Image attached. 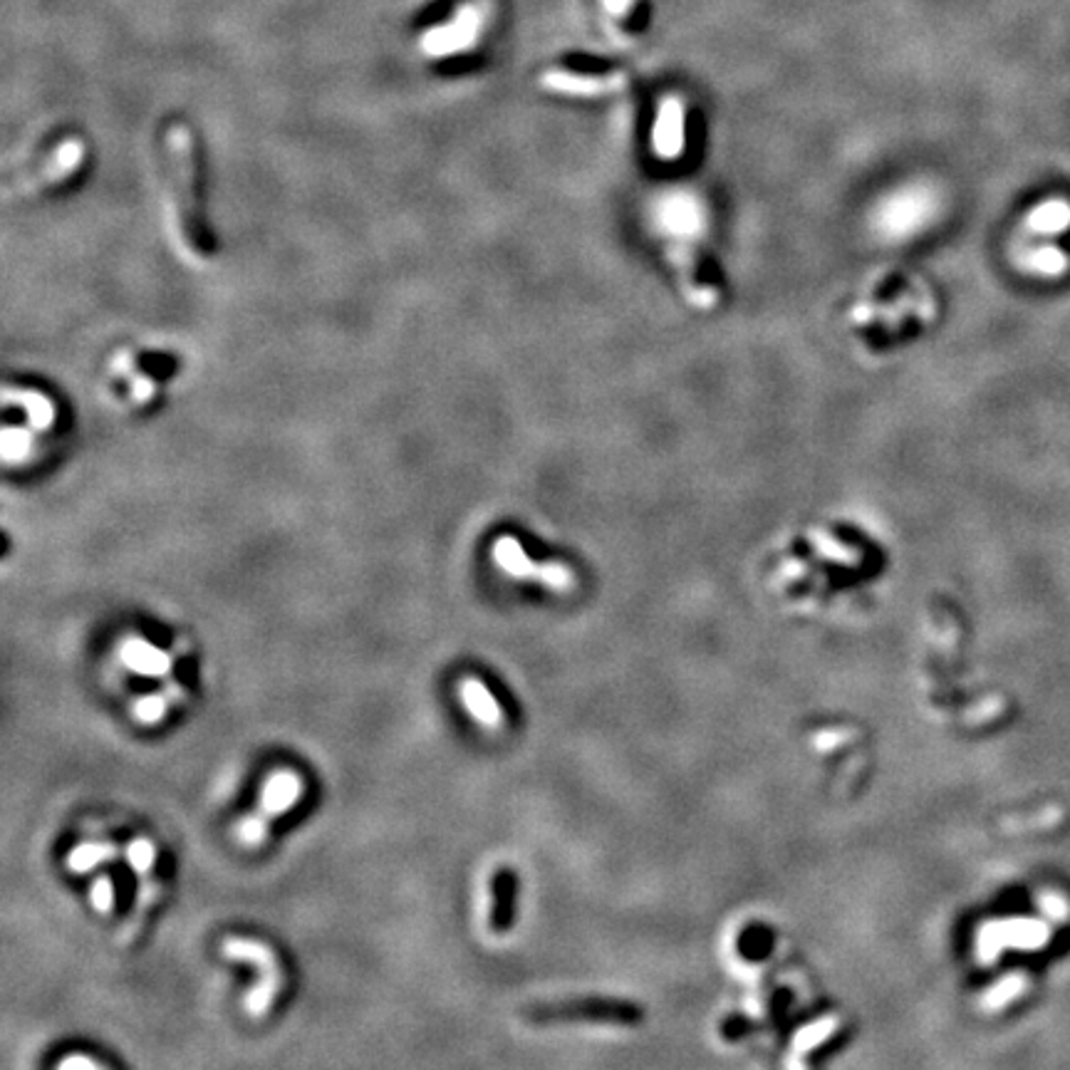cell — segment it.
<instances>
[{
  "label": "cell",
  "instance_id": "obj_1",
  "mask_svg": "<svg viewBox=\"0 0 1070 1070\" xmlns=\"http://www.w3.org/2000/svg\"><path fill=\"white\" fill-rule=\"evenodd\" d=\"M166 166H169V211L177 236V248L191 263L206 261V238L201 226V209L197 193V146L191 129L174 122L166 129Z\"/></svg>",
  "mask_w": 1070,
  "mask_h": 1070
},
{
  "label": "cell",
  "instance_id": "obj_2",
  "mask_svg": "<svg viewBox=\"0 0 1070 1070\" xmlns=\"http://www.w3.org/2000/svg\"><path fill=\"white\" fill-rule=\"evenodd\" d=\"M221 954L226 959H234V962H248L255 968V984L251 986V991L246 994L243 1011L246 1016L253 1021L265 1019L283 989V966L278 954H275L273 947H268L265 942H258V939L251 937H238V935L224 939Z\"/></svg>",
  "mask_w": 1070,
  "mask_h": 1070
},
{
  "label": "cell",
  "instance_id": "obj_3",
  "mask_svg": "<svg viewBox=\"0 0 1070 1070\" xmlns=\"http://www.w3.org/2000/svg\"><path fill=\"white\" fill-rule=\"evenodd\" d=\"M302 793H306V781H302L298 771L275 769L263 783L258 806L236 825V841L248 847V851L261 847L268 841V835H271L273 820L283 818L290 808L298 806Z\"/></svg>",
  "mask_w": 1070,
  "mask_h": 1070
},
{
  "label": "cell",
  "instance_id": "obj_4",
  "mask_svg": "<svg viewBox=\"0 0 1070 1070\" xmlns=\"http://www.w3.org/2000/svg\"><path fill=\"white\" fill-rule=\"evenodd\" d=\"M87 159V144L80 140V136H68L62 144H58L52 150V154L45 159L38 169L23 174V177H15L5 187V199L13 197H27V193L45 191L50 187H58V183L68 181L72 174L82 169V164Z\"/></svg>",
  "mask_w": 1070,
  "mask_h": 1070
},
{
  "label": "cell",
  "instance_id": "obj_5",
  "mask_svg": "<svg viewBox=\"0 0 1070 1070\" xmlns=\"http://www.w3.org/2000/svg\"><path fill=\"white\" fill-rule=\"evenodd\" d=\"M494 562L503 573L521 580H540L552 590H566L573 585V573L562 562H533L513 535H501L494 543Z\"/></svg>",
  "mask_w": 1070,
  "mask_h": 1070
},
{
  "label": "cell",
  "instance_id": "obj_6",
  "mask_svg": "<svg viewBox=\"0 0 1070 1070\" xmlns=\"http://www.w3.org/2000/svg\"><path fill=\"white\" fill-rule=\"evenodd\" d=\"M1050 927L1046 922L1038 919H1007V922H994V925H986L979 935V956L984 962H991L1001 954V949H1026V952H1036V949L1046 947L1050 942Z\"/></svg>",
  "mask_w": 1070,
  "mask_h": 1070
},
{
  "label": "cell",
  "instance_id": "obj_7",
  "mask_svg": "<svg viewBox=\"0 0 1070 1070\" xmlns=\"http://www.w3.org/2000/svg\"><path fill=\"white\" fill-rule=\"evenodd\" d=\"M484 27V11L474 3H468L461 8V11L451 17V23L431 27V31L421 38V50L429 55V58H444V55H454L478 40Z\"/></svg>",
  "mask_w": 1070,
  "mask_h": 1070
},
{
  "label": "cell",
  "instance_id": "obj_8",
  "mask_svg": "<svg viewBox=\"0 0 1070 1070\" xmlns=\"http://www.w3.org/2000/svg\"><path fill=\"white\" fill-rule=\"evenodd\" d=\"M931 216V193L925 189H905L884 201L878 226L884 236H910L925 228Z\"/></svg>",
  "mask_w": 1070,
  "mask_h": 1070
},
{
  "label": "cell",
  "instance_id": "obj_9",
  "mask_svg": "<svg viewBox=\"0 0 1070 1070\" xmlns=\"http://www.w3.org/2000/svg\"><path fill=\"white\" fill-rule=\"evenodd\" d=\"M687 146V107L681 97L667 95L659 103L652 129V150L662 162H677Z\"/></svg>",
  "mask_w": 1070,
  "mask_h": 1070
},
{
  "label": "cell",
  "instance_id": "obj_10",
  "mask_svg": "<svg viewBox=\"0 0 1070 1070\" xmlns=\"http://www.w3.org/2000/svg\"><path fill=\"white\" fill-rule=\"evenodd\" d=\"M540 85L568 97H605L615 95L627 85L625 75H583V72L550 70L540 78Z\"/></svg>",
  "mask_w": 1070,
  "mask_h": 1070
},
{
  "label": "cell",
  "instance_id": "obj_11",
  "mask_svg": "<svg viewBox=\"0 0 1070 1070\" xmlns=\"http://www.w3.org/2000/svg\"><path fill=\"white\" fill-rule=\"evenodd\" d=\"M119 662L124 664L129 671L142 677L152 679H166L171 675L174 657L171 652H164L159 647H154L150 640H144L142 634H129L119 644Z\"/></svg>",
  "mask_w": 1070,
  "mask_h": 1070
},
{
  "label": "cell",
  "instance_id": "obj_12",
  "mask_svg": "<svg viewBox=\"0 0 1070 1070\" xmlns=\"http://www.w3.org/2000/svg\"><path fill=\"white\" fill-rule=\"evenodd\" d=\"M659 224L677 241H685L687 236L699 234L701 226H704V214H701L699 201L687 197V193H677V197H667V201L659 204Z\"/></svg>",
  "mask_w": 1070,
  "mask_h": 1070
},
{
  "label": "cell",
  "instance_id": "obj_13",
  "mask_svg": "<svg viewBox=\"0 0 1070 1070\" xmlns=\"http://www.w3.org/2000/svg\"><path fill=\"white\" fill-rule=\"evenodd\" d=\"M461 701H464L466 712L472 714L476 724H482L484 728H501L503 726V709L498 704V699L491 694L482 679L478 677H464L459 685Z\"/></svg>",
  "mask_w": 1070,
  "mask_h": 1070
},
{
  "label": "cell",
  "instance_id": "obj_14",
  "mask_svg": "<svg viewBox=\"0 0 1070 1070\" xmlns=\"http://www.w3.org/2000/svg\"><path fill=\"white\" fill-rule=\"evenodd\" d=\"M5 404L8 407H17L25 412L27 421H31L33 429L48 431L58 421V412H55V402L48 394H43L38 390H31V387H5Z\"/></svg>",
  "mask_w": 1070,
  "mask_h": 1070
},
{
  "label": "cell",
  "instance_id": "obj_15",
  "mask_svg": "<svg viewBox=\"0 0 1070 1070\" xmlns=\"http://www.w3.org/2000/svg\"><path fill=\"white\" fill-rule=\"evenodd\" d=\"M513 900H515V878L511 870H498L491 878V892H488V927L494 935H503L513 922Z\"/></svg>",
  "mask_w": 1070,
  "mask_h": 1070
},
{
  "label": "cell",
  "instance_id": "obj_16",
  "mask_svg": "<svg viewBox=\"0 0 1070 1070\" xmlns=\"http://www.w3.org/2000/svg\"><path fill=\"white\" fill-rule=\"evenodd\" d=\"M552 1019H595V1021H634L640 1016L638 1009L630 1003H613V1001H583L568 1003V1007H552L548 1011Z\"/></svg>",
  "mask_w": 1070,
  "mask_h": 1070
},
{
  "label": "cell",
  "instance_id": "obj_17",
  "mask_svg": "<svg viewBox=\"0 0 1070 1070\" xmlns=\"http://www.w3.org/2000/svg\"><path fill=\"white\" fill-rule=\"evenodd\" d=\"M117 857H119V847L109 841V837L95 835V837H90V841H82L72 847V851L68 853V860L64 863H68L72 875H85V872L97 870L99 865H105L109 860H117Z\"/></svg>",
  "mask_w": 1070,
  "mask_h": 1070
},
{
  "label": "cell",
  "instance_id": "obj_18",
  "mask_svg": "<svg viewBox=\"0 0 1070 1070\" xmlns=\"http://www.w3.org/2000/svg\"><path fill=\"white\" fill-rule=\"evenodd\" d=\"M1026 228L1033 236H1058L1070 228V201L1048 199L1026 216Z\"/></svg>",
  "mask_w": 1070,
  "mask_h": 1070
},
{
  "label": "cell",
  "instance_id": "obj_19",
  "mask_svg": "<svg viewBox=\"0 0 1070 1070\" xmlns=\"http://www.w3.org/2000/svg\"><path fill=\"white\" fill-rule=\"evenodd\" d=\"M1021 265L1031 273L1046 275V278H1058V275H1063L1068 271L1070 261L1058 246H1038L1021 258Z\"/></svg>",
  "mask_w": 1070,
  "mask_h": 1070
},
{
  "label": "cell",
  "instance_id": "obj_20",
  "mask_svg": "<svg viewBox=\"0 0 1070 1070\" xmlns=\"http://www.w3.org/2000/svg\"><path fill=\"white\" fill-rule=\"evenodd\" d=\"M124 855H127L129 867H132L134 875H136V880L154 878L159 853H156V845H154L152 837H146V835L132 837V841H129L124 847Z\"/></svg>",
  "mask_w": 1070,
  "mask_h": 1070
},
{
  "label": "cell",
  "instance_id": "obj_21",
  "mask_svg": "<svg viewBox=\"0 0 1070 1070\" xmlns=\"http://www.w3.org/2000/svg\"><path fill=\"white\" fill-rule=\"evenodd\" d=\"M171 704L174 701L169 699L166 691H156V694H146L132 701V716L144 726H154L164 722Z\"/></svg>",
  "mask_w": 1070,
  "mask_h": 1070
},
{
  "label": "cell",
  "instance_id": "obj_22",
  "mask_svg": "<svg viewBox=\"0 0 1070 1070\" xmlns=\"http://www.w3.org/2000/svg\"><path fill=\"white\" fill-rule=\"evenodd\" d=\"M1026 989V976L1023 974H1011L1007 979H1001L999 984L989 989V994L984 996V1009H1001L1007 1007L1009 1001L1016 999Z\"/></svg>",
  "mask_w": 1070,
  "mask_h": 1070
},
{
  "label": "cell",
  "instance_id": "obj_23",
  "mask_svg": "<svg viewBox=\"0 0 1070 1070\" xmlns=\"http://www.w3.org/2000/svg\"><path fill=\"white\" fill-rule=\"evenodd\" d=\"M31 451H33L31 433L23 431V429H15V427H11V424H8L5 431H3L5 464H25L27 456H31Z\"/></svg>",
  "mask_w": 1070,
  "mask_h": 1070
},
{
  "label": "cell",
  "instance_id": "obj_24",
  "mask_svg": "<svg viewBox=\"0 0 1070 1070\" xmlns=\"http://www.w3.org/2000/svg\"><path fill=\"white\" fill-rule=\"evenodd\" d=\"M90 902H92V907H95L97 915H103V917L112 915L115 902H117V888H115V880L109 878V875H99V878H95V882H92Z\"/></svg>",
  "mask_w": 1070,
  "mask_h": 1070
},
{
  "label": "cell",
  "instance_id": "obj_25",
  "mask_svg": "<svg viewBox=\"0 0 1070 1070\" xmlns=\"http://www.w3.org/2000/svg\"><path fill=\"white\" fill-rule=\"evenodd\" d=\"M1038 907L1046 917L1054 922H1068L1070 919V902L1058 892H1044L1038 897Z\"/></svg>",
  "mask_w": 1070,
  "mask_h": 1070
},
{
  "label": "cell",
  "instance_id": "obj_26",
  "mask_svg": "<svg viewBox=\"0 0 1070 1070\" xmlns=\"http://www.w3.org/2000/svg\"><path fill=\"white\" fill-rule=\"evenodd\" d=\"M58 1068H103V1063H99V1060H97V1058H92V1056L72 1054V1056H68V1058L58 1060Z\"/></svg>",
  "mask_w": 1070,
  "mask_h": 1070
}]
</instances>
